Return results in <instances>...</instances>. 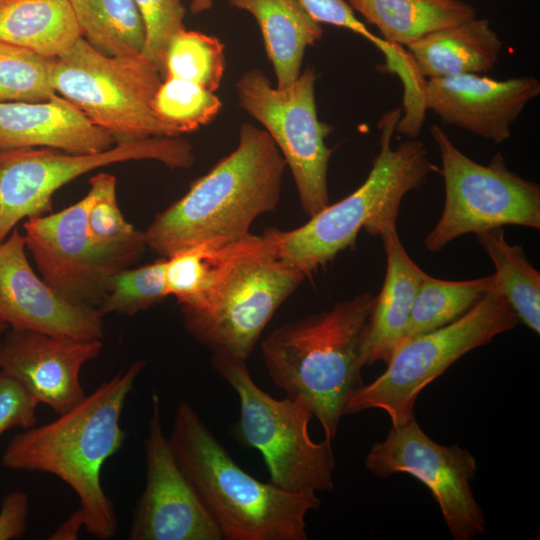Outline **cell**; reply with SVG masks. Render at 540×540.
I'll list each match as a JSON object with an SVG mask.
<instances>
[{"mask_svg": "<svg viewBox=\"0 0 540 540\" xmlns=\"http://www.w3.org/2000/svg\"><path fill=\"white\" fill-rule=\"evenodd\" d=\"M145 365L144 360L135 361L57 419L23 429L2 455L5 468L49 473L69 485L79 498L85 529L98 539H110L118 529L101 472L125 441L121 413Z\"/></svg>", "mask_w": 540, "mask_h": 540, "instance_id": "obj_1", "label": "cell"}, {"mask_svg": "<svg viewBox=\"0 0 540 540\" xmlns=\"http://www.w3.org/2000/svg\"><path fill=\"white\" fill-rule=\"evenodd\" d=\"M286 167L270 135L243 123L236 148L156 214L144 232L147 247L166 258L199 244L247 236L259 216L276 210Z\"/></svg>", "mask_w": 540, "mask_h": 540, "instance_id": "obj_2", "label": "cell"}, {"mask_svg": "<svg viewBox=\"0 0 540 540\" xmlns=\"http://www.w3.org/2000/svg\"><path fill=\"white\" fill-rule=\"evenodd\" d=\"M183 474L219 526L224 540H306V515L316 492H292L243 470L187 401L176 409L168 437Z\"/></svg>", "mask_w": 540, "mask_h": 540, "instance_id": "obj_3", "label": "cell"}, {"mask_svg": "<svg viewBox=\"0 0 540 540\" xmlns=\"http://www.w3.org/2000/svg\"><path fill=\"white\" fill-rule=\"evenodd\" d=\"M373 298L364 292L284 323L261 345L271 380L310 407L331 442L348 398L361 384L360 347Z\"/></svg>", "mask_w": 540, "mask_h": 540, "instance_id": "obj_4", "label": "cell"}, {"mask_svg": "<svg viewBox=\"0 0 540 540\" xmlns=\"http://www.w3.org/2000/svg\"><path fill=\"white\" fill-rule=\"evenodd\" d=\"M401 117V108L382 116L378 123L380 151L368 177L353 193L326 206L298 228L264 231L278 256L306 278L324 268L340 252L353 247L361 229L380 236L396 226L404 196L418 189L431 172L439 171L429 160L421 141L410 139L396 148L391 146Z\"/></svg>", "mask_w": 540, "mask_h": 540, "instance_id": "obj_5", "label": "cell"}, {"mask_svg": "<svg viewBox=\"0 0 540 540\" xmlns=\"http://www.w3.org/2000/svg\"><path fill=\"white\" fill-rule=\"evenodd\" d=\"M306 277L283 261L269 238L235 241L202 309L181 307L186 331L212 354L247 360L281 304Z\"/></svg>", "mask_w": 540, "mask_h": 540, "instance_id": "obj_6", "label": "cell"}, {"mask_svg": "<svg viewBox=\"0 0 540 540\" xmlns=\"http://www.w3.org/2000/svg\"><path fill=\"white\" fill-rule=\"evenodd\" d=\"M213 369L234 389L240 417L234 435L244 446L258 450L270 482L292 492H325L334 488L332 442L311 439L310 407L298 398L276 399L252 379L246 361L212 354Z\"/></svg>", "mask_w": 540, "mask_h": 540, "instance_id": "obj_7", "label": "cell"}, {"mask_svg": "<svg viewBox=\"0 0 540 540\" xmlns=\"http://www.w3.org/2000/svg\"><path fill=\"white\" fill-rule=\"evenodd\" d=\"M516 312L499 293H486L453 322L401 342L386 370L369 384H360L350 395L343 416L368 409L385 411L392 425L414 418L421 391L462 356L513 329Z\"/></svg>", "mask_w": 540, "mask_h": 540, "instance_id": "obj_8", "label": "cell"}, {"mask_svg": "<svg viewBox=\"0 0 540 540\" xmlns=\"http://www.w3.org/2000/svg\"><path fill=\"white\" fill-rule=\"evenodd\" d=\"M161 76L143 55L108 56L81 37L55 58L52 86L117 143L179 137L181 133L161 119L153 106Z\"/></svg>", "mask_w": 540, "mask_h": 540, "instance_id": "obj_9", "label": "cell"}, {"mask_svg": "<svg viewBox=\"0 0 540 540\" xmlns=\"http://www.w3.org/2000/svg\"><path fill=\"white\" fill-rule=\"evenodd\" d=\"M441 157L445 183L442 215L424 246L439 252L456 238L518 225L540 229V186L510 171L501 153L479 164L462 153L444 130L430 128Z\"/></svg>", "mask_w": 540, "mask_h": 540, "instance_id": "obj_10", "label": "cell"}, {"mask_svg": "<svg viewBox=\"0 0 540 540\" xmlns=\"http://www.w3.org/2000/svg\"><path fill=\"white\" fill-rule=\"evenodd\" d=\"M154 160L171 169L190 168L192 145L179 137H149L117 143L91 154L46 147L0 149V242L22 220L52 211V197L63 185L114 163Z\"/></svg>", "mask_w": 540, "mask_h": 540, "instance_id": "obj_11", "label": "cell"}, {"mask_svg": "<svg viewBox=\"0 0 540 540\" xmlns=\"http://www.w3.org/2000/svg\"><path fill=\"white\" fill-rule=\"evenodd\" d=\"M317 74L307 67L285 88H277L260 69L244 72L235 87L239 106L263 126L293 176L302 209L310 217L329 205L328 166L331 127L319 120Z\"/></svg>", "mask_w": 540, "mask_h": 540, "instance_id": "obj_12", "label": "cell"}, {"mask_svg": "<svg viewBox=\"0 0 540 540\" xmlns=\"http://www.w3.org/2000/svg\"><path fill=\"white\" fill-rule=\"evenodd\" d=\"M365 467L377 476L405 473L423 483L455 540H470L484 533L486 518L470 485L477 473L475 458L456 444L436 443L415 418L392 425L386 438L371 447Z\"/></svg>", "mask_w": 540, "mask_h": 540, "instance_id": "obj_13", "label": "cell"}, {"mask_svg": "<svg viewBox=\"0 0 540 540\" xmlns=\"http://www.w3.org/2000/svg\"><path fill=\"white\" fill-rule=\"evenodd\" d=\"M88 193L73 205L28 218L23 223L26 249L40 277L63 299L98 308L118 266L102 257L87 234Z\"/></svg>", "mask_w": 540, "mask_h": 540, "instance_id": "obj_14", "label": "cell"}, {"mask_svg": "<svg viewBox=\"0 0 540 540\" xmlns=\"http://www.w3.org/2000/svg\"><path fill=\"white\" fill-rule=\"evenodd\" d=\"M146 482L129 540H224L222 532L181 471L161 422L160 399L152 395L144 440Z\"/></svg>", "mask_w": 540, "mask_h": 540, "instance_id": "obj_15", "label": "cell"}, {"mask_svg": "<svg viewBox=\"0 0 540 540\" xmlns=\"http://www.w3.org/2000/svg\"><path fill=\"white\" fill-rule=\"evenodd\" d=\"M103 316L96 308L60 297L33 270L24 235L16 227L0 242V321L14 330L101 340Z\"/></svg>", "mask_w": 540, "mask_h": 540, "instance_id": "obj_16", "label": "cell"}, {"mask_svg": "<svg viewBox=\"0 0 540 540\" xmlns=\"http://www.w3.org/2000/svg\"><path fill=\"white\" fill-rule=\"evenodd\" d=\"M101 340H82L11 329L1 342L0 371L15 378L38 402L61 415L86 396L83 365L102 351Z\"/></svg>", "mask_w": 540, "mask_h": 540, "instance_id": "obj_17", "label": "cell"}, {"mask_svg": "<svg viewBox=\"0 0 540 540\" xmlns=\"http://www.w3.org/2000/svg\"><path fill=\"white\" fill-rule=\"evenodd\" d=\"M540 94V82L532 76L493 80L479 74L430 78L423 84L425 109L445 125L465 129L502 143L525 106Z\"/></svg>", "mask_w": 540, "mask_h": 540, "instance_id": "obj_18", "label": "cell"}, {"mask_svg": "<svg viewBox=\"0 0 540 540\" xmlns=\"http://www.w3.org/2000/svg\"><path fill=\"white\" fill-rule=\"evenodd\" d=\"M115 144L111 133L57 93L46 101L0 102V149L46 147L91 154Z\"/></svg>", "mask_w": 540, "mask_h": 540, "instance_id": "obj_19", "label": "cell"}, {"mask_svg": "<svg viewBox=\"0 0 540 540\" xmlns=\"http://www.w3.org/2000/svg\"><path fill=\"white\" fill-rule=\"evenodd\" d=\"M387 256L383 286L373 298L360 347V364L387 362L402 342L418 287L426 273L404 249L396 226L380 236Z\"/></svg>", "mask_w": 540, "mask_h": 540, "instance_id": "obj_20", "label": "cell"}, {"mask_svg": "<svg viewBox=\"0 0 540 540\" xmlns=\"http://www.w3.org/2000/svg\"><path fill=\"white\" fill-rule=\"evenodd\" d=\"M407 47L419 75L430 79L488 72L498 62L503 43L488 19L475 17Z\"/></svg>", "mask_w": 540, "mask_h": 540, "instance_id": "obj_21", "label": "cell"}, {"mask_svg": "<svg viewBox=\"0 0 540 540\" xmlns=\"http://www.w3.org/2000/svg\"><path fill=\"white\" fill-rule=\"evenodd\" d=\"M257 21L276 87L291 85L301 74L305 50L322 38L323 30L300 0H229Z\"/></svg>", "mask_w": 540, "mask_h": 540, "instance_id": "obj_22", "label": "cell"}, {"mask_svg": "<svg viewBox=\"0 0 540 540\" xmlns=\"http://www.w3.org/2000/svg\"><path fill=\"white\" fill-rule=\"evenodd\" d=\"M82 37L70 0H0V40L58 58Z\"/></svg>", "mask_w": 540, "mask_h": 540, "instance_id": "obj_23", "label": "cell"}, {"mask_svg": "<svg viewBox=\"0 0 540 540\" xmlns=\"http://www.w3.org/2000/svg\"><path fill=\"white\" fill-rule=\"evenodd\" d=\"M346 1L379 29L386 42L399 46L476 16L475 9L460 0Z\"/></svg>", "mask_w": 540, "mask_h": 540, "instance_id": "obj_24", "label": "cell"}, {"mask_svg": "<svg viewBox=\"0 0 540 540\" xmlns=\"http://www.w3.org/2000/svg\"><path fill=\"white\" fill-rule=\"evenodd\" d=\"M82 37L112 57L142 55L146 30L134 0H70Z\"/></svg>", "mask_w": 540, "mask_h": 540, "instance_id": "obj_25", "label": "cell"}, {"mask_svg": "<svg viewBox=\"0 0 540 540\" xmlns=\"http://www.w3.org/2000/svg\"><path fill=\"white\" fill-rule=\"evenodd\" d=\"M89 185L93 199L87 213V234L92 246L120 269L129 268L147 247L145 234L124 218L115 176L98 173L90 178Z\"/></svg>", "mask_w": 540, "mask_h": 540, "instance_id": "obj_26", "label": "cell"}, {"mask_svg": "<svg viewBox=\"0 0 540 540\" xmlns=\"http://www.w3.org/2000/svg\"><path fill=\"white\" fill-rule=\"evenodd\" d=\"M495 266V292L502 295L519 320L540 333V273L520 245L507 243L502 227L475 234Z\"/></svg>", "mask_w": 540, "mask_h": 540, "instance_id": "obj_27", "label": "cell"}, {"mask_svg": "<svg viewBox=\"0 0 540 540\" xmlns=\"http://www.w3.org/2000/svg\"><path fill=\"white\" fill-rule=\"evenodd\" d=\"M490 291L495 292L494 274L465 281L426 274L418 287L402 342L453 322Z\"/></svg>", "mask_w": 540, "mask_h": 540, "instance_id": "obj_28", "label": "cell"}, {"mask_svg": "<svg viewBox=\"0 0 540 540\" xmlns=\"http://www.w3.org/2000/svg\"><path fill=\"white\" fill-rule=\"evenodd\" d=\"M235 241L199 244L166 257L164 277L168 296H174L181 307L202 309Z\"/></svg>", "mask_w": 540, "mask_h": 540, "instance_id": "obj_29", "label": "cell"}, {"mask_svg": "<svg viewBox=\"0 0 540 540\" xmlns=\"http://www.w3.org/2000/svg\"><path fill=\"white\" fill-rule=\"evenodd\" d=\"M224 49L217 37L184 27L168 42L164 76L189 80L215 92L224 76Z\"/></svg>", "mask_w": 540, "mask_h": 540, "instance_id": "obj_30", "label": "cell"}, {"mask_svg": "<svg viewBox=\"0 0 540 540\" xmlns=\"http://www.w3.org/2000/svg\"><path fill=\"white\" fill-rule=\"evenodd\" d=\"M55 58L0 40V102H39L53 97Z\"/></svg>", "mask_w": 540, "mask_h": 540, "instance_id": "obj_31", "label": "cell"}, {"mask_svg": "<svg viewBox=\"0 0 540 540\" xmlns=\"http://www.w3.org/2000/svg\"><path fill=\"white\" fill-rule=\"evenodd\" d=\"M153 106L161 119L183 134L213 121L222 102L215 92L195 82L167 76L155 94Z\"/></svg>", "mask_w": 540, "mask_h": 540, "instance_id": "obj_32", "label": "cell"}, {"mask_svg": "<svg viewBox=\"0 0 540 540\" xmlns=\"http://www.w3.org/2000/svg\"><path fill=\"white\" fill-rule=\"evenodd\" d=\"M165 257L136 268H125L111 279L97 310L132 316L168 297L164 277Z\"/></svg>", "mask_w": 540, "mask_h": 540, "instance_id": "obj_33", "label": "cell"}, {"mask_svg": "<svg viewBox=\"0 0 540 540\" xmlns=\"http://www.w3.org/2000/svg\"><path fill=\"white\" fill-rule=\"evenodd\" d=\"M307 12L318 22L351 30L371 41L386 57V68L405 76L410 68V56L401 46L393 45L374 35L355 15L346 0H300Z\"/></svg>", "mask_w": 540, "mask_h": 540, "instance_id": "obj_34", "label": "cell"}, {"mask_svg": "<svg viewBox=\"0 0 540 540\" xmlns=\"http://www.w3.org/2000/svg\"><path fill=\"white\" fill-rule=\"evenodd\" d=\"M142 16L146 42L142 55L164 76V59L171 37L184 28L185 7L181 0H134Z\"/></svg>", "mask_w": 540, "mask_h": 540, "instance_id": "obj_35", "label": "cell"}, {"mask_svg": "<svg viewBox=\"0 0 540 540\" xmlns=\"http://www.w3.org/2000/svg\"><path fill=\"white\" fill-rule=\"evenodd\" d=\"M38 404L15 378L0 371V435L13 427L36 425Z\"/></svg>", "mask_w": 540, "mask_h": 540, "instance_id": "obj_36", "label": "cell"}, {"mask_svg": "<svg viewBox=\"0 0 540 540\" xmlns=\"http://www.w3.org/2000/svg\"><path fill=\"white\" fill-rule=\"evenodd\" d=\"M29 513L28 495L15 489L7 493L0 507V540L20 538L26 530Z\"/></svg>", "mask_w": 540, "mask_h": 540, "instance_id": "obj_37", "label": "cell"}, {"mask_svg": "<svg viewBox=\"0 0 540 540\" xmlns=\"http://www.w3.org/2000/svg\"><path fill=\"white\" fill-rule=\"evenodd\" d=\"M84 526L83 514L78 508L49 537L52 540H74Z\"/></svg>", "mask_w": 540, "mask_h": 540, "instance_id": "obj_38", "label": "cell"}, {"mask_svg": "<svg viewBox=\"0 0 540 540\" xmlns=\"http://www.w3.org/2000/svg\"><path fill=\"white\" fill-rule=\"evenodd\" d=\"M213 6V0H192L190 10L193 14L208 11Z\"/></svg>", "mask_w": 540, "mask_h": 540, "instance_id": "obj_39", "label": "cell"}, {"mask_svg": "<svg viewBox=\"0 0 540 540\" xmlns=\"http://www.w3.org/2000/svg\"><path fill=\"white\" fill-rule=\"evenodd\" d=\"M7 328V325L3 322L0 321V333H2L3 331H5Z\"/></svg>", "mask_w": 540, "mask_h": 540, "instance_id": "obj_40", "label": "cell"}, {"mask_svg": "<svg viewBox=\"0 0 540 540\" xmlns=\"http://www.w3.org/2000/svg\"><path fill=\"white\" fill-rule=\"evenodd\" d=\"M0 347H1V342H0Z\"/></svg>", "mask_w": 540, "mask_h": 540, "instance_id": "obj_41", "label": "cell"}]
</instances>
